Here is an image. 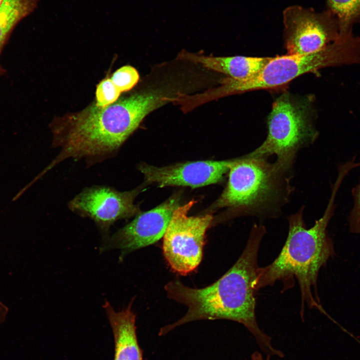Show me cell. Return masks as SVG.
Instances as JSON below:
<instances>
[{"instance_id": "obj_1", "label": "cell", "mask_w": 360, "mask_h": 360, "mask_svg": "<svg viewBox=\"0 0 360 360\" xmlns=\"http://www.w3.org/2000/svg\"><path fill=\"white\" fill-rule=\"evenodd\" d=\"M266 232L264 226L254 224L246 246L237 261L211 284L194 288L176 279L166 284L164 288L167 296L186 306L187 310L176 322L162 328L160 334L195 320H230L243 324L266 356L283 357V353L272 346L271 338L258 326L255 314L254 294L259 268L258 254Z\"/></svg>"}, {"instance_id": "obj_2", "label": "cell", "mask_w": 360, "mask_h": 360, "mask_svg": "<svg viewBox=\"0 0 360 360\" xmlns=\"http://www.w3.org/2000/svg\"><path fill=\"white\" fill-rule=\"evenodd\" d=\"M174 99L156 90L138 92L60 118L52 128V147L59 152L40 174L66 159L92 164L112 158L147 114Z\"/></svg>"}, {"instance_id": "obj_3", "label": "cell", "mask_w": 360, "mask_h": 360, "mask_svg": "<svg viewBox=\"0 0 360 360\" xmlns=\"http://www.w3.org/2000/svg\"><path fill=\"white\" fill-rule=\"evenodd\" d=\"M344 178L343 174H338L324 214L312 227L306 228L304 206L288 218V232L285 244L270 264L258 268L256 290L278 280L283 282L284 290L290 288L295 278L300 290L302 309L306 304L310 308H316L328 316L320 302L317 280L320 268L335 254L327 227L334 215L336 194Z\"/></svg>"}, {"instance_id": "obj_4", "label": "cell", "mask_w": 360, "mask_h": 360, "mask_svg": "<svg viewBox=\"0 0 360 360\" xmlns=\"http://www.w3.org/2000/svg\"><path fill=\"white\" fill-rule=\"evenodd\" d=\"M288 176L268 158H238L213 208H227L236 216H276L292 192Z\"/></svg>"}, {"instance_id": "obj_5", "label": "cell", "mask_w": 360, "mask_h": 360, "mask_svg": "<svg viewBox=\"0 0 360 360\" xmlns=\"http://www.w3.org/2000/svg\"><path fill=\"white\" fill-rule=\"evenodd\" d=\"M350 64H360V38L354 35L339 38L315 52L272 58L254 76L245 80L224 78L221 86L208 94L211 100L254 90L278 88L302 74Z\"/></svg>"}, {"instance_id": "obj_6", "label": "cell", "mask_w": 360, "mask_h": 360, "mask_svg": "<svg viewBox=\"0 0 360 360\" xmlns=\"http://www.w3.org/2000/svg\"><path fill=\"white\" fill-rule=\"evenodd\" d=\"M267 124L266 138L248 154L266 158L274 154L276 164L288 172L298 150L318 136L313 122L312 99L283 93L272 104Z\"/></svg>"}, {"instance_id": "obj_7", "label": "cell", "mask_w": 360, "mask_h": 360, "mask_svg": "<svg viewBox=\"0 0 360 360\" xmlns=\"http://www.w3.org/2000/svg\"><path fill=\"white\" fill-rule=\"evenodd\" d=\"M196 202L192 200L176 209L163 236L164 256L170 268L182 276L194 270L201 262L206 233L214 220L208 214L188 216Z\"/></svg>"}, {"instance_id": "obj_8", "label": "cell", "mask_w": 360, "mask_h": 360, "mask_svg": "<svg viewBox=\"0 0 360 360\" xmlns=\"http://www.w3.org/2000/svg\"><path fill=\"white\" fill-rule=\"evenodd\" d=\"M284 40L288 54H302L318 51L340 38L336 17L328 10L292 5L282 12Z\"/></svg>"}, {"instance_id": "obj_9", "label": "cell", "mask_w": 360, "mask_h": 360, "mask_svg": "<svg viewBox=\"0 0 360 360\" xmlns=\"http://www.w3.org/2000/svg\"><path fill=\"white\" fill-rule=\"evenodd\" d=\"M142 188L120 192L106 186H92L74 197L68 202V207L79 216L92 220L103 240L110 235V228L115 222L140 212L134 202Z\"/></svg>"}, {"instance_id": "obj_10", "label": "cell", "mask_w": 360, "mask_h": 360, "mask_svg": "<svg viewBox=\"0 0 360 360\" xmlns=\"http://www.w3.org/2000/svg\"><path fill=\"white\" fill-rule=\"evenodd\" d=\"M179 198L172 196L154 208L140 212L130 222L103 240L100 252L118 250L120 262L130 252L157 242L164 236L174 211L180 206Z\"/></svg>"}, {"instance_id": "obj_11", "label": "cell", "mask_w": 360, "mask_h": 360, "mask_svg": "<svg viewBox=\"0 0 360 360\" xmlns=\"http://www.w3.org/2000/svg\"><path fill=\"white\" fill-rule=\"evenodd\" d=\"M236 160L188 162L161 167L141 164L138 168L148 183L158 187L195 188L220 182Z\"/></svg>"}, {"instance_id": "obj_12", "label": "cell", "mask_w": 360, "mask_h": 360, "mask_svg": "<svg viewBox=\"0 0 360 360\" xmlns=\"http://www.w3.org/2000/svg\"><path fill=\"white\" fill-rule=\"evenodd\" d=\"M134 299L120 310H116L106 300L102 305L112 330L114 342V360H142L136 332Z\"/></svg>"}, {"instance_id": "obj_13", "label": "cell", "mask_w": 360, "mask_h": 360, "mask_svg": "<svg viewBox=\"0 0 360 360\" xmlns=\"http://www.w3.org/2000/svg\"><path fill=\"white\" fill-rule=\"evenodd\" d=\"M178 58L200 64L206 68L224 74L236 80H245L256 74L272 57H214L182 50L179 53Z\"/></svg>"}, {"instance_id": "obj_14", "label": "cell", "mask_w": 360, "mask_h": 360, "mask_svg": "<svg viewBox=\"0 0 360 360\" xmlns=\"http://www.w3.org/2000/svg\"><path fill=\"white\" fill-rule=\"evenodd\" d=\"M40 0H4L0 6V49L14 27L36 9Z\"/></svg>"}, {"instance_id": "obj_15", "label": "cell", "mask_w": 360, "mask_h": 360, "mask_svg": "<svg viewBox=\"0 0 360 360\" xmlns=\"http://www.w3.org/2000/svg\"><path fill=\"white\" fill-rule=\"evenodd\" d=\"M336 18L340 37L353 34L354 26L360 22V0H327V9Z\"/></svg>"}, {"instance_id": "obj_16", "label": "cell", "mask_w": 360, "mask_h": 360, "mask_svg": "<svg viewBox=\"0 0 360 360\" xmlns=\"http://www.w3.org/2000/svg\"><path fill=\"white\" fill-rule=\"evenodd\" d=\"M111 80L120 92L132 89L138 82L139 74L135 68L125 66L117 70Z\"/></svg>"}, {"instance_id": "obj_17", "label": "cell", "mask_w": 360, "mask_h": 360, "mask_svg": "<svg viewBox=\"0 0 360 360\" xmlns=\"http://www.w3.org/2000/svg\"><path fill=\"white\" fill-rule=\"evenodd\" d=\"M120 93L111 78L104 79L96 86L95 104L100 107L111 104L118 100Z\"/></svg>"}, {"instance_id": "obj_18", "label": "cell", "mask_w": 360, "mask_h": 360, "mask_svg": "<svg viewBox=\"0 0 360 360\" xmlns=\"http://www.w3.org/2000/svg\"><path fill=\"white\" fill-rule=\"evenodd\" d=\"M352 192L353 205L348 218L349 230L352 234H360V178Z\"/></svg>"}, {"instance_id": "obj_19", "label": "cell", "mask_w": 360, "mask_h": 360, "mask_svg": "<svg viewBox=\"0 0 360 360\" xmlns=\"http://www.w3.org/2000/svg\"><path fill=\"white\" fill-rule=\"evenodd\" d=\"M8 313V308L7 306L0 300V326L4 321Z\"/></svg>"}, {"instance_id": "obj_20", "label": "cell", "mask_w": 360, "mask_h": 360, "mask_svg": "<svg viewBox=\"0 0 360 360\" xmlns=\"http://www.w3.org/2000/svg\"><path fill=\"white\" fill-rule=\"evenodd\" d=\"M266 356V360H270V356ZM251 357H252V360H264L261 353H260L257 351L254 352L252 354Z\"/></svg>"}, {"instance_id": "obj_21", "label": "cell", "mask_w": 360, "mask_h": 360, "mask_svg": "<svg viewBox=\"0 0 360 360\" xmlns=\"http://www.w3.org/2000/svg\"><path fill=\"white\" fill-rule=\"evenodd\" d=\"M4 1V0H0V6L2 5V3Z\"/></svg>"}]
</instances>
